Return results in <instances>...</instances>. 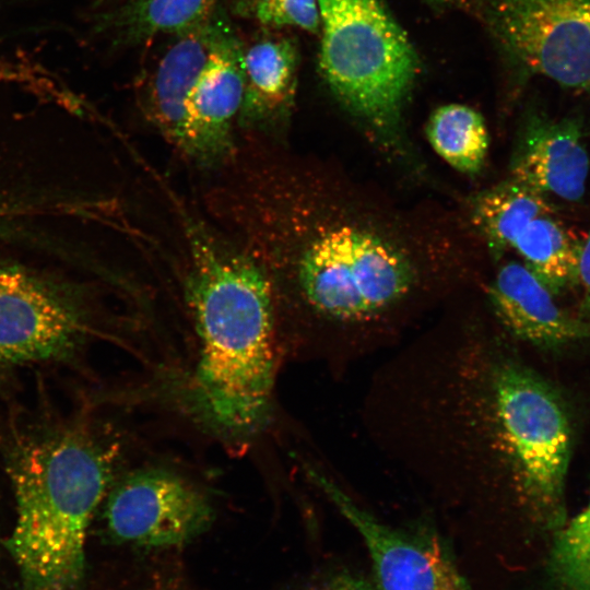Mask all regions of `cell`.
Returning <instances> with one entry per match:
<instances>
[{"mask_svg":"<svg viewBox=\"0 0 590 590\" xmlns=\"http://www.w3.org/2000/svg\"><path fill=\"white\" fill-rule=\"evenodd\" d=\"M274 31L243 42L244 95L237 129L282 142L294 106L298 52L292 38Z\"/></svg>","mask_w":590,"mask_h":590,"instance_id":"12","label":"cell"},{"mask_svg":"<svg viewBox=\"0 0 590 590\" xmlns=\"http://www.w3.org/2000/svg\"><path fill=\"white\" fill-rule=\"evenodd\" d=\"M217 0H126L97 16L95 28L113 44L137 46L206 22Z\"/></svg>","mask_w":590,"mask_h":590,"instance_id":"15","label":"cell"},{"mask_svg":"<svg viewBox=\"0 0 590 590\" xmlns=\"http://www.w3.org/2000/svg\"><path fill=\"white\" fill-rule=\"evenodd\" d=\"M486 10L516 66L590 96V0H487Z\"/></svg>","mask_w":590,"mask_h":590,"instance_id":"6","label":"cell"},{"mask_svg":"<svg viewBox=\"0 0 590 590\" xmlns=\"http://www.w3.org/2000/svg\"><path fill=\"white\" fill-rule=\"evenodd\" d=\"M170 200L179 234L170 261L197 344L180 401L210 434L246 442L271 420L280 302L243 248L178 197Z\"/></svg>","mask_w":590,"mask_h":590,"instance_id":"2","label":"cell"},{"mask_svg":"<svg viewBox=\"0 0 590 590\" xmlns=\"http://www.w3.org/2000/svg\"><path fill=\"white\" fill-rule=\"evenodd\" d=\"M578 284L583 292L579 318L590 322V233L580 249Z\"/></svg>","mask_w":590,"mask_h":590,"instance_id":"22","label":"cell"},{"mask_svg":"<svg viewBox=\"0 0 590 590\" xmlns=\"http://www.w3.org/2000/svg\"><path fill=\"white\" fill-rule=\"evenodd\" d=\"M510 249L553 295L578 284L581 245L553 213L540 214L523 225L512 238Z\"/></svg>","mask_w":590,"mask_h":590,"instance_id":"16","label":"cell"},{"mask_svg":"<svg viewBox=\"0 0 590 590\" xmlns=\"http://www.w3.org/2000/svg\"><path fill=\"white\" fill-rule=\"evenodd\" d=\"M426 134L433 150L451 167L467 175L484 166L489 137L482 115L462 104H447L430 115Z\"/></svg>","mask_w":590,"mask_h":590,"instance_id":"18","label":"cell"},{"mask_svg":"<svg viewBox=\"0 0 590 590\" xmlns=\"http://www.w3.org/2000/svg\"><path fill=\"white\" fill-rule=\"evenodd\" d=\"M214 517L209 496L165 468L133 470L106 494V529L123 544L146 548L184 545L205 532Z\"/></svg>","mask_w":590,"mask_h":590,"instance_id":"7","label":"cell"},{"mask_svg":"<svg viewBox=\"0 0 590 590\" xmlns=\"http://www.w3.org/2000/svg\"><path fill=\"white\" fill-rule=\"evenodd\" d=\"M243 95V40L215 13L211 51L187 99L185 137L177 154L205 173L223 166L236 150Z\"/></svg>","mask_w":590,"mask_h":590,"instance_id":"9","label":"cell"},{"mask_svg":"<svg viewBox=\"0 0 590 590\" xmlns=\"http://www.w3.org/2000/svg\"><path fill=\"white\" fill-rule=\"evenodd\" d=\"M550 570L559 590H590V496L586 506L555 531Z\"/></svg>","mask_w":590,"mask_h":590,"instance_id":"19","label":"cell"},{"mask_svg":"<svg viewBox=\"0 0 590 590\" xmlns=\"http://www.w3.org/2000/svg\"><path fill=\"white\" fill-rule=\"evenodd\" d=\"M306 471L362 536L378 590H471L436 536L404 532L380 522L324 474L314 468Z\"/></svg>","mask_w":590,"mask_h":590,"instance_id":"10","label":"cell"},{"mask_svg":"<svg viewBox=\"0 0 590 590\" xmlns=\"http://www.w3.org/2000/svg\"><path fill=\"white\" fill-rule=\"evenodd\" d=\"M317 1L324 82L351 114L394 144L420 72L412 44L380 0Z\"/></svg>","mask_w":590,"mask_h":590,"instance_id":"4","label":"cell"},{"mask_svg":"<svg viewBox=\"0 0 590 590\" xmlns=\"http://www.w3.org/2000/svg\"><path fill=\"white\" fill-rule=\"evenodd\" d=\"M429 2L436 4V5H444L449 2H452L453 0H428Z\"/></svg>","mask_w":590,"mask_h":590,"instance_id":"23","label":"cell"},{"mask_svg":"<svg viewBox=\"0 0 590 590\" xmlns=\"http://www.w3.org/2000/svg\"><path fill=\"white\" fill-rule=\"evenodd\" d=\"M492 308L515 338L554 350L590 338V322L565 312L551 291L523 264H503L488 287Z\"/></svg>","mask_w":590,"mask_h":590,"instance_id":"13","label":"cell"},{"mask_svg":"<svg viewBox=\"0 0 590 590\" xmlns=\"http://www.w3.org/2000/svg\"><path fill=\"white\" fill-rule=\"evenodd\" d=\"M303 590H378L375 582L357 574L340 570L321 577Z\"/></svg>","mask_w":590,"mask_h":590,"instance_id":"21","label":"cell"},{"mask_svg":"<svg viewBox=\"0 0 590 590\" xmlns=\"http://www.w3.org/2000/svg\"><path fill=\"white\" fill-rule=\"evenodd\" d=\"M496 375L511 477L533 517L556 531L566 522L571 436L565 408L546 381L511 357L499 354Z\"/></svg>","mask_w":590,"mask_h":590,"instance_id":"5","label":"cell"},{"mask_svg":"<svg viewBox=\"0 0 590 590\" xmlns=\"http://www.w3.org/2000/svg\"><path fill=\"white\" fill-rule=\"evenodd\" d=\"M589 167L580 119L532 114L526 120L511 156V178L577 202L585 194Z\"/></svg>","mask_w":590,"mask_h":590,"instance_id":"11","label":"cell"},{"mask_svg":"<svg viewBox=\"0 0 590 590\" xmlns=\"http://www.w3.org/2000/svg\"><path fill=\"white\" fill-rule=\"evenodd\" d=\"M16 518L5 541L24 590H75L88 523L110 487L114 457L81 428L19 444L9 457Z\"/></svg>","mask_w":590,"mask_h":590,"instance_id":"3","label":"cell"},{"mask_svg":"<svg viewBox=\"0 0 590 590\" xmlns=\"http://www.w3.org/2000/svg\"><path fill=\"white\" fill-rule=\"evenodd\" d=\"M232 12L266 30L297 27L315 35L320 33L317 0H232Z\"/></svg>","mask_w":590,"mask_h":590,"instance_id":"20","label":"cell"},{"mask_svg":"<svg viewBox=\"0 0 590 590\" xmlns=\"http://www.w3.org/2000/svg\"><path fill=\"white\" fill-rule=\"evenodd\" d=\"M332 201L316 174L274 152L237 174L219 220L262 269L280 306L341 326L377 321L411 297L418 264L394 234L350 219Z\"/></svg>","mask_w":590,"mask_h":590,"instance_id":"1","label":"cell"},{"mask_svg":"<svg viewBox=\"0 0 590 590\" xmlns=\"http://www.w3.org/2000/svg\"><path fill=\"white\" fill-rule=\"evenodd\" d=\"M214 31L215 12L206 22L175 35L138 87L143 117L176 153L184 142L187 99L208 61Z\"/></svg>","mask_w":590,"mask_h":590,"instance_id":"14","label":"cell"},{"mask_svg":"<svg viewBox=\"0 0 590 590\" xmlns=\"http://www.w3.org/2000/svg\"><path fill=\"white\" fill-rule=\"evenodd\" d=\"M545 213H554L545 194L510 177L475 199L472 217L495 253H504L523 225Z\"/></svg>","mask_w":590,"mask_h":590,"instance_id":"17","label":"cell"},{"mask_svg":"<svg viewBox=\"0 0 590 590\" xmlns=\"http://www.w3.org/2000/svg\"><path fill=\"white\" fill-rule=\"evenodd\" d=\"M85 321L72 299L33 273L0 263V364L61 359L82 341Z\"/></svg>","mask_w":590,"mask_h":590,"instance_id":"8","label":"cell"}]
</instances>
